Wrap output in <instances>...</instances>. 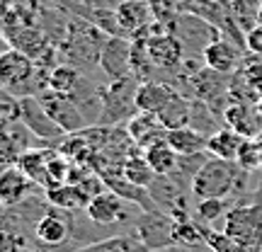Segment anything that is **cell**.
<instances>
[{"label": "cell", "instance_id": "7c38bea8", "mask_svg": "<svg viewBox=\"0 0 262 252\" xmlns=\"http://www.w3.org/2000/svg\"><path fill=\"white\" fill-rule=\"evenodd\" d=\"M202 58H204V65L228 75L238 73L245 65L241 47H235L233 41H228L226 37H216L214 41H209L204 47V51H202Z\"/></svg>", "mask_w": 262, "mask_h": 252}, {"label": "cell", "instance_id": "3957f363", "mask_svg": "<svg viewBox=\"0 0 262 252\" xmlns=\"http://www.w3.org/2000/svg\"><path fill=\"white\" fill-rule=\"evenodd\" d=\"M110 34H104L95 22H85V19H75L68 25V37H66V54H68V63L78 65H100V54Z\"/></svg>", "mask_w": 262, "mask_h": 252}, {"label": "cell", "instance_id": "e575fe53", "mask_svg": "<svg viewBox=\"0 0 262 252\" xmlns=\"http://www.w3.org/2000/svg\"><path fill=\"white\" fill-rule=\"evenodd\" d=\"M10 12H12V0H0V25H3V19L8 17Z\"/></svg>", "mask_w": 262, "mask_h": 252}, {"label": "cell", "instance_id": "2e32d148", "mask_svg": "<svg viewBox=\"0 0 262 252\" xmlns=\"http://www.w3.org/2000/svg\"><path fill=\"white\" fill-rule=\"evenodd\" d=\"M34 187H37V185H34L17 165L0 168V204L3 206L22 204Z\"/></svg>", "mask_w": 262, "mask_h": 252}, {"label": "cell", "instance_id": "30bf717a", "mask_svg": "<svg viewBox=\"0 0 262 252\" xmlns=\"http://www.w3.org/2000/svg\"><path fill=\"white\" fill-rule=\"evenodd\" d=\"M146 51H148L150 63L156 71H172L185 61V44L175 34H163V32H148L146 34Z\"/></svg>", "mask_w": 262, "mask_h": 252}, {"label": "cell", "instance_id": "9a60e30c", "mask_svg": "<svg viewBox=\"0 0 262 252\" xmlns=\"http://www.w3.org/2000/svg\"><path fill=\"white\" fill-rule=\"evenodd\" d=\"M85 216L93 221L95 225H117L126 221V211H124V199L114 194L112 189H104L100 194L90 199V204L85 206Z\"/></svg>", "mask_w": 262, "mask_h": 252}, {"label": "cell", "instance_id": "52a82bcc", "mask_svg": "<svg viewBox=\"0 0 262 252\" xmlns=\"http://www.w3.org/2000/svg\"><path fill=\"white\" fill-rule=\"evenodd\" d=\"M233 75L219 73V71L209 68V65L196 68L194 73L187 78L189 85H192V95H194L192 100H202V102H206L214 112H216V102H221L224 107H228V104H231L228 102V90H231V78H233Z\"/></svg>", "mask_w": 262, "mask_h": 252}, {"label": "cell", "instance_id": "5bb4252c", "mask_svg": "<svg viewBox=\"0 0 262 252\" xmlns=\"http://www.w3.org/2000/svg\"><path fill=\"white\" fill-rule=\"evenodd\" d=\"M224 126L238 131L245 139L262 136V112L260 104L248 102H231L224 112Z\"/></svg>", "mask_w": 262, "mask_h": 252}, {"label": "cell", "instance_id": "d590c367", "mask_svg": "<svg viewBox=\"0 0 262 252\" xmlns=\"http://www.w3.org/2000/svg\"><path fill=\"white\" fill-rule=\"evenodd\" d=\"M257 8H260V17H262V0H257Z\"/></svg>", "mask_w": 262, "mask_h": 252}, {"label": "cell", "instance_id": "d4e9b609", "mask_svg": "<svg viewBox=\"0 0 262 252\" xmlns=\"http://www.w3.org/2000/svg\"><path fill=\"white\" fill-rule=\"evenodd\" d=\"M80 80H83V75L78 73V68L73 63H58L47 71V90H51V93L71 95Z\"/></svg>", "mask_w": 262, "mask_h": 252}, {"label": "cell", "instance_id": "ab89813d", "mask_svg": "<svg viewBox=\"0 0 262 252\" xmlns=\"http://www.w3.org/2000/svg\"><path fill=\"white\" fill-rule=\"evenodd\" d=\"M0 51H5V49H0Z\"/></svg>", "mask_w": 262, "mask_h": 252}, {"label": "cell", "instance_id": "8d00e7d4", "mask_svg": "<svg viewBox=\"0 0 262 252\" xmlns=\"http://www.w3.org/2000/svg\"><path fill=\"white\" fill-rule=\"evenodd\" d=\"M204 3H219V0H204Z\"/></svg>", "mask_w": 262, "mask_h": 252}, {"label": "cell", "instance_id": "ac0fdd59", "mask_svg": "<svg viewBox=\"0 0 262 252\" xmlns=\"http://www.w3.org/2000/svg\"><path fill=\"white\" fill-rule=\"evenodd\" d=\"M175 95L178 90L172 85L158 83V80H143L136 87V109L146 114H158Z\"/></svg>", "mask_w": 262, "mask_h": 252}, {"label": "cell", "instance_id": "74e56055", "mask_svg": "<svg viewBox=\"0 0 262 252\" xmlns=\"http://www.w3.org/2000/svg\"><path fill=\"white\" fill-rule=\"evenodd\" d=\"M260 112H262V102H260Z\"/></svg>", "mask_w": 262, "mask_h": 252}, {"label": "cell", "instance_id": "f35d334b", "mask_svg": "<svg viewBox=\"0 0 262 252\" xmlns=\"http://www.w3.org/2000/svg\"><path fill=\"white\" fill-rule=\"evenodd\" d=\"M146 252H153V250H146Z\"/></svg>", "mask_w": 262, "mask_h": 252}, {"label": "cell", "instance_id": "ba28073f", "mask_svg": "<svg viewBox=\"0 0 262 252\" xmlns=\"http://www.w3.org/2000/svg\"><path fill=\"white\" fill-rule=\"evenodd\" d=\"M39 100L44 104V109L51 114V119H54L66 133H80L83 129H90L83 109L78 107V102H75L71 95L44 90V93L39 95Z\"/></svg>", "mask_w": 262, "mask_h": 252}, {"label": "cell", "instance_id": "4316f807", "mask_svg": "<svg viewBox=\"0 0 262 252\" xmlns=\"http://www.w3.org/2000/svg\"><path fill=\"white\" fill-rule=\"evenodd\" d=\"M175 245H182V247L206 245V225L196 223L194 218L175 221Z\"/></svg>", "mask_w": 262, "mask_h": 252}, {"label": "cell", "instance_id": "d6986e66", "mask_svg": "<svg viewBox=\"0 0 262 252\" xmlns=\"http://www.w3.org/2000/svg\"><path fill=\"white\" fill-rule=\"evenodd\" d=\"M47 192V201L49 206L54 209H61V211H80L90 204L93 196L83 189V185L78 182H63V185H56V187L44 189Z\"/></svg>", "mask_w": 262, "mask_h": 252}, {"label": "cell", "instance_id": "cb8c5ba5", "mask_svg": "<svg viewBox=\"0 0 262 252\" xmlns=\"http://www.w3.org/2000/svg\"><path fill=\"white\" fill-rule=\"evenodd\" d=\"M143 158L148 160V165L156 170V175H172L180 163V155L168 143V139H163L158 143L148 146V148H143Z\"/></svg>", "mask_w": 262, "mask_h": 252}, {"label": "cell", "instance_id": "7402d4cb", "mask_svg": "<svg viewBox=\"0 0 262 252\" xmlns=\"http://www.w3.org/2000/svg\"><path fill=\"white\" fill-rule=\"evenodd\" d=\"M168 143L175 148L178 155H202L206 153V141L209 136L202 131L192 129V126H182V129H172L168 131Z\"/></svg>", "mask_w": 262, "mask_h": 252}, {"label": "cell", "instance_id": "f546056e", "mask_svg": "<svg viewBox=\"0 0 262 252\" xmlns=\"http://www.w3.org/2000/svg\"><path fill=\"white\" fill-rule=\"evenodd\" d=\"M228 214V204L226 199H199L196 201V218L202 223H216Z\"/></svg>", "mask_w": 262, "mask_h": 252}, {"label": "cell", "instance_id": "9c48e42d", "mask_svg": "<svg viewBox=\"0 0 262 252\" xmlns=\"http://www.w3.org/2000/svg\"><path fill=\"white\" fill-rule=\"evenodd\" d=\"M131 54H134V41L131 37H107L100 54V71L110 80H124L131 75Z\"/></svg>", "mask_w": 262, "mask_h": 252}, {"label": "cell", "instance_id": "8992f818", "mask_svg": "<svg viewBox=\"0 0 262 252\" xmlns=\"http://www.w3.org/2000/svg\"><path fill=\"white\" fill-rule=\"evenodd\" d=\"M136 238H139L146 250H168L175 247V218L163 211H139L136 221Z\"/></svg>", "mask_w": 262, "mask_h": 252}, {"label": "cell", "instance_id": "7a4b0ae2", "mask_svg": "<svg viewBox=\"0 0 262 252\" xmlns=\"http://www.w3.org/2000/svg\"><path fill=\"white\" fill-rule=\"evenodd\" d=\"M37 61L27 56L25 51L8 47L0 54V87L15 97H29L41 95L47 90L44 83H34L37 78Z\"/></svg>", "mask_w": 262, "mask_h": 252}, {"label": "cell", "instance_id": "5b68a950", "mask_svg": "<svg viewBox=\"0 0 262 252\" xmlns=\"http://www.w3.org/2000/svg\"><path fill=\"white\" fill-rule=\"evenodd\" d=\"M221 231L250 252H262V206H233L224 216Z\"/></svg>", "mask_w": 262, "mask_h": 252}, {"label": "cell", "instance_id": "603a6c76", "mask_svg": "<svg viewBox=\"0 0 262 252\" xmlns=\"http://www.w3.org/2000/svg\"><path fill=\"white\" fill-rule=\"evenodd\" d=\"M156 117H158L160 124L168 131L189 126V124H192V100H189V97H182V95L178 93Z\"/></svg>", "mask_w": 262, "mask_h": 252}, {"label": "cell", "instance_id": "484cf974", "mask_svg": "<svg viewBox=\"0 0 262 252\" xmlns=\"http://www.w3.org/2000/svg\"><path fill=\"white\" fill-rule=\"evenodd\" d=\"M122 175L129 182L134 185H139V187H146L148 189L153 185V179L158 177L156 175V170L148 165V160L143 158V155H129V158L122 163Z\"/></svg>", "mask_w": 262, "mask_h": 252}, {"label": "cell", "instance_id": "277c9868", "mask_svg": "<svg viewBox=\"0 0 262 252\" xmlns=\"http://www.w3.org/2000/svg\"><path fill=\"white\" fill-rule=\"evenodd\" d=\"M17 119L25 124V129L37 136L39 141H44L47 146H61L66 141V133L61 126H58L51 114L44 109V104L39 100V95H29V97H19L17 100Z\"/></svg>", "mask_w": 262, "mask_h": 252}, {"label": "cell", "instance_id": "83f0119b", "mask_svg": "<svg viewBox=\"0 0 262 252\" xmlns=\"http://www.w3.org/2000/svg\"><path fill=\"white\" fill-rule=\"evenodd\" d=\"M22 153H25V146L17 143V136H12V129H0V168L17 165Z\"/></svg>", "mask_w": 262, "mask_h": 252}, {"label": "cell", "instance_id": "836d02e7", "mask_svg": "<svg viewBox=\"0 0 262 252\" xmlns=\"http://www.w3.org/2000/svg\"><path fill=\"white\" fill-rule=\"evenodd\" d=\"M22 250V238L12 231L0 228V252H19Z\"/></svg>", "mask_w": 262, "mask_h": 252}, {"label": "cell", "instance_id": "e0dca14e", "mask_svg": "<svg viewBox=\"0 0 262 252\" xmlns=\"http://www.w3.org/2000/svg\"><path fill=\"white\" fill-rule=\"evenodd\" d=\"M126 133L129 139L141 146V148H148L153 143H158L168 136V129L160 124V119L156 114H146V112H136L131 117V122L126 124Z\"/></svg>", "mask_w": 262, "mask_h": 252}, {"label": "cell", "instance_id": "ffe728a7", "mask_svg": "<svg viewBox=\"0 0 262 252\" xmlns=\"http://www.w3.org/2000/svg\"><path fill=\"white\" fill-rule=\"evenodd\" d=\"M56 155V150L44 148V150H25L17 160V168L27 175L37 187H49V165L51 158Z\"/></svg>", "mask_w": 262, "mask_h": 252}, {"label": "cell", "instance_id": "8fae6325", "mask_svg": "<svg viewBox=\"0 0 262 252\" xmlns=\"http://www.w3.org/2000/svg\"><path fill=\"white\" fill-rule=\"evenodd\" d=\"M114 12L124 37H146V27L153 22V8L148 0H122Z\"/></svg>", "mask_w": 262, "mask_h": 252}, {"label": "cell", "instance_id": "f1b7e54d", "mask_svg": "<svg viewBox=\"0 0 262 252\" xmlns=\"http://www.w3.org/2000/svg\"><path fill=\"white\" fill-rule=\"evenodd\" d=\"M235 163L245 170V172H253V170L262 168V143L260 139H245L241 146V153Z\"/></svg>", "mask_w": 262, "mask_h": 252}, {"label": "cell", "instance_id": "1f68e13d", "mask_svg": "<svg viewBox=\"0 0 262 252\" xmlns=\"http://www.w3.org/2000/svg\"><path fill=\"white\" fill-rule=\"evenodd\" d=\"M241 75L248 80V85L253 87L255 93L262 97V56H253V61H248L241 68Z\"/></svg>", "mask_w": 262, "mask_h": 252}, {"label": "cell", "instance_id": "44dd1931", "mask_svg": "<svg viewBox=\"0 0 262 252\" xmlns=\"http://www.w3.org/2000/svg\"><path fill=\"white\" fill-rule=\"evenodd\" d=\"M243 141H245V136H241L238 131L228 129V126H221V129H216L214 133L209 136V141H206V153H209L211 158L233 160L235 163Z\"/></svg>", "mask_w": 262, "mask_h": 252}, {"label": "cell", "instance_id": "6da1fadb", "mask_svg": "<svg viewBox=\"0 0 262 252\" xmlns=\"http://www.w3.org/2000/svg\"><path fill=\"white\" fill-rule=\"evenodd\" d=\"M245 170L233 160L206 158L189 185V194L199 199H228L241 189Z\"/></svg>", "mask_w": 262, "mask_h": 252}, {"label": "cell", "instance_id": "d6a6232c", "mask_svg": "<svg viewBox=\"0 0 262 252\" xmlns=\"http://www.w3.org/2000/svg\"><path fill=\"white\" fill-rule=\"evenodd\" d=\"M243 44L253 56H262V22H255L253 27L245 29Z\"/></svg>", "mask_w": 262, "mask_h": 252}, {"label": "cell", "instance_id": "4fadbf2b", "mask_svg": "<svg viewBox=\"0 0 262 252\" xmlns=\"http://www.w3.org/2000/svg\"><path fill=\"white\" fill-rule=\"evenodd\" d=\"M73 233V225H71V211H61L54 209L44 214L34 225V238L44 247H61V245L71 238Z\"/></svg>", "mask_w": 262, "mask_h": 252}, {"label": "cell", "instance_id": "4dcf8cb0", "mask_svg": "<svg viewBox=\"0 0 262 252\" xmlns=\"http://www.w3.org/2000/svg\"><path fill=\"white\" fill-rule=\"evenodd\" d=\"M206 247L211 252H250L248 247L233 240L228 233L224 231H214V228H206Z\"/></svg>", "mask_w": 262, "mask_h": 252}]
</instances>
